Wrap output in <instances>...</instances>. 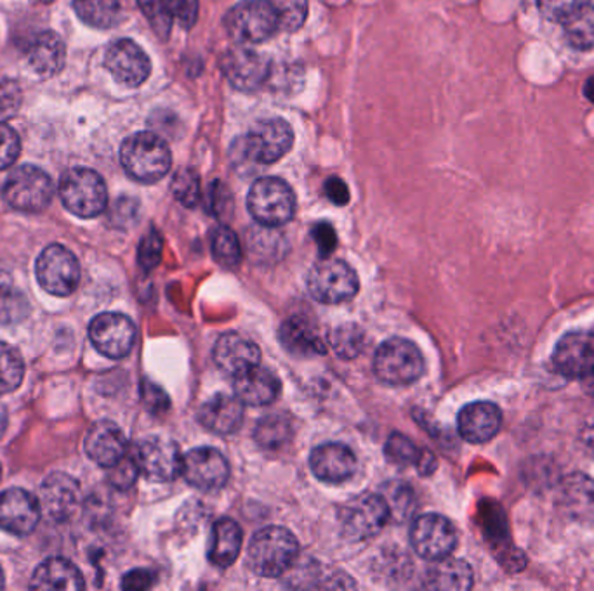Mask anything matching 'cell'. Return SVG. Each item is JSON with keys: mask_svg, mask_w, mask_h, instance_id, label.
<instances>
[{"mask_svg": "<svg viewBox=\"0 0 594 591\" xmlns=\"http://www.w3.org/2000/svg\"><path fill=\"white\" fill-rule=\"evenodd\" d=\"M120 162L129 177L138 183L153 184L171 171V150L152 132H138L120 147Z\"/></svg>", "mask_w": 594, "mask_h": 591, "instance_id": "obj_1", "label": "cell"}, {"mask_svg": "<svg viewBox=\"0 0 594 591\" xmlns=\"http://www.w3.org/2000/svg\"><path fill=\"white\" fill-rule=\"evenodd\" d=\"M300 544L289 529L270 526L255 532L248 550V563L261 578H280L292 568Z\"/></svg>", "mask_w": 594, "mask_h": 591, "instance_id": "obj_2", "label": "cell"}, {"mask_svg": "<svg viewBox=\"0 0 594 591\" xmlns=\"http://www.w3.org/2000/svg\"><path fill=\"white\" fill-rule=\"evenodd\" d=\"M248 208L255 223L261 226H283L292 221L295 214L294 191L282 179H260L249 191Z\"/></svg>", "mask_w": 594, "mask_h": 591, "instance_id": "obj_3", "label": "cell"}, {"mask_svg": "<svg viewBox=\"0 0 594 591\" xmlns=\"http://www.w3.org/2000/svg\"><path fill=\"white\" fill-rule=\"evenodd\" d=\"M60 196L73 215L92 218L107 208L108 191L103 177L91 169H70L60 181Z\"/></svg>", "mask_w": 594, "mask_h": 591, "instance_id": "obj_4", "label": "cell"}, {"mask_svg": "<svg viewBox=\"0 0 594 591\" xmlns=\"http://www.w3.org/2000/svg\"><path fill=\"white\" fill-rule=\"evenodd\" d=\"M224 24L240 44H261L280 29L279 17L270 0H245L233 6L224 17Z\"/></svg>", "mask_w": 594, "mask_h": 591, "instance_id": "obj_5", "label": "cell"}, {"mask_svg": "<svg viewBox=\"0 0 594 591\" xmlns=\"http://www.w3.org/2000/svg\"><path fill=\"white\" fill-rule=\"evenodd\" d=\"M423 371L424 359L420 347L405 338H390L375 350L374 374L384 384H414Z\"/></svg>", "mask_w": 594, "mask_h": 591, "instance_id": "obj_6", "label": "cell"}, {"mask_svg": "<svg viewBox=\"0 0 594 591\" xmlns=\"http://www.w3.org/2000/svg\"><path fill=\"white\" fill-rule=\"evenodd\" d=\"M355 271L340 258L323 257L308 274V291L322 304H341L359 294Z\"/></svg>", "mask_w": 594, "mask_h": 591, "instance_id": "obj_7", "label": "cell"}, {"mask_svg": "<svg viewBox=\"0 0 594 591\" xmlns=\"http://www.w3.org/2000/svg\"><path fill=\"white\" fill-rule=\"evenodd\" d=\"M2 195L9 207L21 212H40L51 203L54 186L42 169L21 165L9 175Z\"/></svg>", "mask_w": 594, "mask_h": 591, "instance_id": "obj_8", "label": "cell"}, {"mask_svg": "<svg viewBox=\"0 0 594 591\" xmlns=\"http://www.w3.org/2000/svg\"><path fill=\"white\" fill-rule=\"evenodd\" d=\"M294 144V132L282 119H266L252 125L242 140V153L251 162L270 165L288 155Z\"/></svg>", "mask_w": 594, "mask_h": 591, "instance_id": "obj_9", "label": "cell"}, {"mask_svg": "<svg viewBox=\"0 0 594 591\" xmlns=\"http://www.w3.org/2000/svg\"><path fill=\"white\" fill-rule=\"evenodd\" d=\"M390 507L383 495H359L341 510V528L353 541L369 540L377 534L390 520Z\"/></svg>", "mask_w": 594, "mask_h": 591, "instance_id": "obj_10", "label": "cell"}, {"mask_svg": "<svg viewBox=\"0 0 594 591\" xmlns=\"http://www.w3.org/2000/svg\"><path fill=\"white\" fill-rule=\"evenodd\" d=\"M37 279L48 294L69 297L79 286V261L69 248L49 245L37 261Z\"/></svg>", "mask_w": 594, "mask_h": 591, "instance_id": "obj_11", "label": "cell"}, {"mask_svg": "<svg viewBox=\"0 0 594 591\" xmlns=\"http://www.w3.org/2000/svg\"><path fill=\"white\" fill-rule=\"evenodd\" d=\"M140 473L153 482H169L180 476L183 457L174 441L164 437H147L132 452Z\"/></svg>", "mask_w": 594, "mask_h": 591, "instance_id": "obj_12", "label": "cell"}, {"mask_svg": "<svg viewBox=\"0 0 594 591\" xmlns=\"http://www.w3.org/2000/svg\"><path fill=\"white\" fill-rule=\"evenodd\" d=\"M415 553L426 560H440L451 556L457 544V531L447 517L424 513L417 517L411 529Z\"/></svg>", "mask_w": 594, "mask_h": 591, "instance_id": "obj_13", "label": "cell"}, {"mask_svg": "<svg viewBox=\"0 0 594 591\" xmlns=\"http://www.w3.org/2000/svg\"><path fill=\"white\" fill-rule=\"evenodd\" d=\"M89 337L103 356L120 359L134 347L137 326L124 314L104 313L92 319Z\"/></svg>", "mask_w": 594, "mask_h": 591, "instance_id": "obj_14", "label": "cell"}, {"mask_svg": "<svg viewBox=\"0 0 594 591\" xmlns=\"http://www.w3.org/2000/svg\"><path fill=\"white\" fill-rule=\"evenodd\" d=\"M221 70L228 82L239 91H255L270 79V63L261 54L244 45H236L224 52V57L221 58Z\"/></svg>", "mask_w": 594, "mask_h": 591, "instance_id": "obj_15", "label": "cell"}, {"mask_svg": "<svg viewBox=\"0 0 594 591\" xmlns=\"http://www.w3.org/2000/svg\"><path fill=\"white\" fill-rule=\"evenodd\" d=\"M104 67L119 84L138 88L152 72V63L147 52L129 39L117 40L104 57Z\"/></svg>", "mask_w": 594, "mask_h": 591, "instance_id": "obj_16", "label": "cell"}, {"mask_svg": "<svg viewBox=\"0 0 594 591\" xmlns=\"http://www.w3.org/2000/svg\"><path fill=\"white\" fill-rule=\"evenodd\" d=\"M181 473L193 488L200 491H215L226 485L230 465L218 449L195 448L183 457Z\"/></svg>", "mask_w": 594, "mask_h": 591, "instance_id": "obj_17", "label": "cell"}, {"mask_svg": "<svg viewBox=\"0 0 594 591\" xmlns=\"http://www.w3.org/2000/svg\"><path fill=\"white\" fill-rule=\"evenodd\" d=\"M553 359L563 377H594V334L574 332V334L565 335L558 342Z\"/></svg>", "mask_w": 594, "mask_h": 591, "instance_id": "obj_18", "label": "cell"}, {"mask_svg": "<svg viewBox=\"0 0 594 591\" xmlns=\"http://www.w3.org/2000/svg\"><path fill=\"white\" fill-rule=\"evenodd\" d=\"M40 503L24 489L12 488L0 495V529L14 536H29L37 528Z\"/></svg>", "mask_w": 594, "mask_h": 591, "instance_id": "obj_19", "label": "cell"}, {"mask_svg": "<svg viewBox=\"0 0 594 591\" xmlns=\"http://www.w3.org/2000/svg\"><path fill=\"white\" fill-rule=\"evenodd\" d=\"M79 498V485L69 473H51L40 486V508L57 522H64L75 513Z\"/></svg>", "mask_w": 594, "mask_h": 591, "instance_id": "obj_20", "label": "cell"}, {"mask_svg": "<svg viewBox=\"0 0 594 591\" xmlns=\"http://www.w3.org/2000/svg\"><path fill=\"white\" fill-rule=\"evenodd\" d=\"M212 356H214L215 366L232 377L244 374L245 369L261 363L260 347L255 346L251 338L236 332L221 335L215 342Z\"/></svg>", "mask_w": 594, "mask_h": 591, "instance_id": "obj_21", "label": "cell"}, {"mask_svg": "<svg viewBox=\"0 0 594 591\" xmlns=\"http://www.w3.org/2000/svg\"><path fill=\"white\" fill-rule=\"evenodd\" d=\"M503 424V415L492 403L479 401L464 406L459 414L457 429L464 441L483 445L497 436Z\"/></svg>", "mask_w": 594, "mask_h": 591, "instance_id": "obj_22", "label": "cell"}, {"mask_svg": "<svg viewBox=\"0 0 594 591\" xmlns=\"http://www.w3.org/2000/svg\"><path fill=\"white\" fill-rule=\"evenodd\" d=\"M85 452L94 463L112 469L128 455L124 432L113 421H98L85 437Z\"/></svg>", "mask_w": 594, "mask_h": 591, "instance_id": "obj_23", "label": "cell"}, {"mask_svg": "<svg viewBox=\"0 0 594 591\" xmlns=\"http://www.w3.org/2000/svg\"><path fill=\"white\" fill-rule=\"evenodd\" d=\"M310 467L316 479L340 485L355 473L356 458L348 446L328 442L313 449Z\"/></svg>", "mask_w": 594, "mask_h": 591, "instance_id": "obj_24", "label": "cell"}, {"mask_svg": "<svg viewBox=\"0 0 594 591\" xmlns=\"http://www.w3.org/2000/svg\"><path fill=\"white\" fill-rule=\"evenodd\" d=\"M235 396L242 405L268 406L276 401L282 385L272 369L261 368L260 365L245 369L244 374L236 375Z\"/></svg>", "mask_w": 594, "mask_h": 591, "instance_id": "obj_25", "label": "cell"}, {"mask_svg": "<svg viewBox=\"0 0 594 591\" xmlns=\"http://www.w3.org/2000/svg\"><path fill=\"white\" fill-rule=\"evenodd\" d=\"M242 420H244V406L236 396L218 394L199 409L200 424L221 436L235 432Z\"/></svg>", "mask_w": 594, "mask_h": 591, "instance_id": "obj_26", "label": "cell"}, {"mask_svg": "<svg viewBox=\"0 0 594 591\" xmlns=\"http://www.w3.org/2000/svg\"><path fill=\"white\" fill-rule=\"evenodd\" d=\"M85 587L84 578L70 560L52 557L37 568L30 588L42 591H73Z\"/></svg>", "mask_w": 594, "mask_h": 591, "instance_id": "obj_27", "label": "cell"}, {"mask_svg": "<svg viewBox=\"0 0 594 591\" xmlns=\"http://www.w3.org/2000/svg\"><path fill=\"white\" fill-rule=\"evenodd\" d=\"M67 58V49L61 37L54 32H42L32 40L27 61L33 72L40 77H52L61 72Z\"/></svg>", "mask_w": 594, "mask_h": 591, "instance_id": "obj_28", "label": "cell"}, {"mask_svg": "<svg viewBox=\"0 0 594 591\" xmlns=\"http://www.w3.org/2000/svg\"><path fill=\"white\" fill-rule=\"evenodd\" d=\"M433 565L427 569L424 587L436 591H466L473 587V571L470 563L464 560L445 559L433 560Z\"/></svg>", "mask_w": 594, "mask_h": 591, "instance_id": "obj_29", "label": "cell"}, {"mask_svg": "<svg viewBox=\"0 0 594 591\" xmlns=\"http://www.w3.org/2000/svg\"><path fill=\"white\" fill-rule=\"evenodd\" d=\"M560 501L568 516L577 520L594 519V480L583 473H574L563 480Z\"/></svg>", "mask_w": 594, "mask_h": 591, "instance_id": "obj_30", "label": "cell"}, {"mask_svg": "<svg viewBox=\"0 0 594 591\" xmlns=\"http://www.w3.org/2000/svg\"><path fill=\"white\" fill-rule=\"evenodd\" d=\"M242 550V529L232 519H220L212 528L209 560L215 568L226 569L235 563Z\"/></svg>", "mask_w": 594, "mask_h": 591, "instance_id": "obj_31", "label": "cell"}, {"mask_svg": "<svg viewBox=\"0 0 594 591\" xmlns=\"http://www.w3.org/2000/svg\"><path fill=\"white\" fill-rule=\"evenodd\" d=\"M280 338H282V346L295 356L325 353V346L316 334V329L301 316H294L283 323L280 328Z\"/></svg>", "mask_w": 594, "mask_h": 591, "instance_id": "obj_32", "label": "cell"}, {"mask_svg": "<svg viewBox=\"0 0 594 591\" xmlns=\"http://www.w3.org/2000/svg\"><path fill=\"white\" fill-rule=\"evenodd\" d=\"M384 452H386V458L391 463L402 465V467L415 465L424 476L433 472L436 467L435 458L431 457V452L417 448V445L403 434H391Z\"/></svg>", "mask_w": 594, "mask_h": 591, "instance_id": "obj_33", "label": "cell"}, {"mask_svg": "<svg viewBox=\"0 0 594 591\" xmlns=\"http://www.w3.org/2000/svg\"><path fill=\"white\" fill-rule=\"evenodd\" d=\"M77 17L92 29L108 30L122 18L119 0H73Z\"/></svg>", "mask_w": 594, "mask_h": 591, "instance_id": "obj_34", "label": "cell"}, {"mask_svg": "<svg viewBox=\"0 0 594 591\" xmlns=\"http://www.w3.org/2000/svg\"><path fill=\"white\" fill-rule=\"evenodd\" d=\"M568 44L578 51L594 48V6L587 2L563 23Z\"/></svg>", "mask_w": 594, "mask_h": 591, "instance_id": "obj_35", "label": "cell"}, {"mask_svg": "<svg viewBox=\"0 0 594 591\" xmlns=\"http://www.w3.org/2000/svg\"><path fill=\"white\" fill-rule=\"evenodd\" d=\"M329 344L332 350L343 359H355L365 349L368 344V335L355 323H343V325L335 326L329 334Z\"/></svg>", "mask_w": 594, "mask_h": 591, "instance_id": "obj_36", "label": "cell"}, {"mask_svg": "<svg viewBox=\"0 0 594 591\" xmlns=\"http://www.w3.org/2000/svg\"><path fill=\"white\" fill-rule=\"evenodd\" d=\"M255 441L263 448L279 449L291 439L292 425L283 415H268L258 424Z\"/></svg>", "mask_w": 594, "mask_h": 591, "instance_id": "obj_37", "label": "cell"}, {"mask_svg": "<svg viewBox=\"0 0 594 591\" xmlns=\"http://www.w3.org/2000/svg\"><path fill=\"white\" fill-rule=\"evenodd\" d=\"M23 375L24 365L20 353L4 342H0V394L17 390L23 380Z\"/></svg>", "mask_w": 594, "mask_h": 591, "instance_id": "obj_38", "label": "cell"}, {"mask_svg": "<svg viewBox=\"0 0 594 591\" xmlns=\"http://www.w3.org/2000/svg\"><path fill=\"white\" fill-rule=\"evenodd\" d=\"M212 257L220 266L233 269L242 258L239 238L230 227L221 226L212 235Z\"/></svg>", "mask_w": 594, "mask_h": 591, "instance_id": "obj_39", "label": "cell"}, {"mask_svg": "<svg viewBox=\"0 0 594 591\" xmlns=\"http://www.w3.org/2000/svg\"><path fill=\"white\" fill-rule=\"evenodd\" d=\"M29 314V300L17 288L9 285H0V323L12 325L27 318Z\"/></svg>", "mask_w": 594, "mask_h": 591, "instance_id": "obj_40", "label": "cell"}, {"mask_svg": "<svg viewBox=\"0 0 594 591\" xmlns=\"http://www.w3.org/2000/svg\"><path fill=\"white\" fill-rule=\"evenodd\" d=\"M172 195L184 207H197L200 202V177L193 169H181L175 172L171 184Z\"/></svg>", "mask_w": 594, "mask_h": 591, "instance_id": "obj_41", "label": "cell"}, {"mask_svg": "<svg viewBox=\"0 0 594 591\" xmlns=\"http://www.w3.org/2000/svg\"><path fill=\"white\" fill-rule=\"evenodd\" d=\"M279 17L280 29L295 32L308 17V0H270Z\"/></svg>", "mask_w": 594, "mask_h": 591, "instance_id": "obj_42", "label": "cell"}, {"mask_svg": "<svg viewBox=\"0 0 594 591\" xmlns=\"http://www.w3.org/2000/svg\"><path fill=\"white\" fill-rule=\"evenodd\" d=\"M141 11L148 18L153 30L160 39H168L172 27L171 8H169V0H138Z\"/></svg>", "mask_w": 594, "mask_h": 591, "instance_id": "obj_43", "label": "cell"}, {"mask_svg": "<svg viewBox=\"0 0 594 591\" xmlns=\"http://www.w3.org/2000/svg\"><path fill=\"white\" fill-rule=\"evenodd\" d=\"M586 4L587 0H537L538 11L547 20L562 24Z\"/></svg>", "mask_w": 594, "mask_h": 591, "instance_id": "obj_44", "label": "cell"}, {"mask_svg": "<svg viewBox=\"0 0 594 591\" xmlns=\"http://www.w3.org/2000/svg\"><path fill=\"white\" fill-rule=\"evenodd\" d=\"M162 248L164 242L162 236L155 230L150 231L143 240H141L140 251H138V261L144 271H152L153 267L159 266L160 258H162Z\"/></svg>", "mask_w": 594, "mask_h": 591, "instance_id": "obj_45", "label": "cell"}, {"mask_svg": "<svg viewBox=\"0 0 594 591\" xmlns=\"http://www.w3.org/2000/svg\"><path fill=\"white\" fill-rule=\"evenodd\" d=\"M20 135L14 129L0 122V171L11 167L20 156Z\"/></svg>", "mask_w": 594, "mask_h": 591, "instance_id": "obj_46", "label": "cell"}, {"mask_svg": "<svg viewBox=\"0 0 594 591\" xmlns=\"http://www.w3.org/2000/svg\"><path fill=\"white\" fill-rule=\"evenodd\" d=\"M112 472H110V482L115 486L117 489H129L134 485L140 469H138L137 460L134 457H128L125 455L119 463L113 465Z\"/></svg>", "mask_w": 594, "mask_h": 591, "instance_id": "obj_47", "label": "cell"}, {"mask_svg": "<svg viewBox=\"0 0 594 591\" xmlns=\"http://www.w3.org/2000/svg\"><path fill=\"white\" fill-rule=\"evenodd\" d=\"M169 8H171L172 20L190 30L195 27L197 18H199V2L197 0H169Z\"/></svg>", "mask_w": 594, "mask_h": 591, "instance_id": "obj_48", "label": "cell"}, {"mask_svg": "<svg viewBox=\"0 0 594 591\" xmlns=\"http://www.w3.org/2000/svg\"><path fill=\"white\" fill-rule=\"evenodd\" d=\"M143 403L148 409H152L153 414H162V411H168L169 403L168 394L164 390L157 387V385L150 384V381H144L143 384Z\"/></svg>", "mask_w": 594, "mask_h": 591, "instance_id": "obj_49", "label": "cell"}, {"mask_svg": "<svg viewBox=\"0 0 594 591\" xmlns=\"http://www.w3.org/2000/svg\"><path fill=\"white\" fill-rule=\"evenodd\" d=\"M155 583V575L148 569H134L128 572L122 580V588L128 591H144L152 588Z\"/></svg>", "mask_w": 594, "mask_h": 591, "instance_id": "obj_50", "label": "cell"}, {"mask_svg": "<svg viewBox=\"0 0 594 591\" xmlns=\"http://www.w3.org/2000/svg\"><path fill=\"white\" fill-rule=\"evenodd\" d=\"M313 238H315L316 245H319L320 254L323 257H328L329 254L334 252L335 245H338V236H335L334 227L328 223H320L319 226L313 227Z\"/></svg>", "mask_w": 594, "mask_h": 591, "instance_id": "obj_51", "label": "cell"}, {"mask_svg": "<svg viewBox=\"0 0 594 591\" xmlns=\"http://www.w3.org/2000/svg\"><path fill=\"white\" fill-rule=\"evenodd\" d=\"M325 195L334 205H346L350 202V190L340 177H329L325 181Z\"/></svg>", "mask_w": 594, "mask_h": 591, "instance_id": "obj_52", "label": "cell"}, {"mask_svg": "<svg viewBox=\"0 0 594 591\" xmlns=\"http://www.w3.org/2000/svg\"><path fill=\"white\" fill-rule=\"evenodd\" d=\"M18 104H20V92L17 85H0V115H12Z\"/></svg>", "mask_w": 594, "mask_h": 591, "instance_id": "obj_53", "label": "cell"}, {"mask_svg": "<svg viewBox=\"0 0 594 591\" xmlns=\"http://www.w3.org/2000/svg\"><path fill=\"white\" fill-rule=\"evenodd\" d=\"M581 442H583L584 449L594 458V417L586 421L583 430H581Z\"/></svg>", "mask_w": 594, "mask_h": 591, "instance_id": "obj_54", "label": "cell"}, {"mask_svg": "<svg viewBox=\"0 0 594 591\" xmlns=\"http://www.w3.org/2000/svg\"><path fill=\"white\" fill-rule=\"evenodd\" d=\"M584 95L594 104V75L587 79L586 85H584Z\"/></svg>", "mask_w": 594, "mask_h": 591, "instance_id": "obj_55", "label": "cell"}, {"mask_svg": "<svg viewBox=\"0 0 594 591\" xmlns=\"http://www.w3.org/2000/svg\"><path fill=\"white\" fill-rule=\"evenodd\" d=\"M6 427H8V414H6V408L0 403V437L4 436Z\"/></svg>", "mask_w": 594, "mask_h": 591, "instance_id": "obj_56", "label": "cell"}, {"mask_svg": "<svg viewBox=\"0 0 594 591\" xmlns=\"http://www.w3.org/2000/svg\"><path fill=\"white\" fill-rule=\"evenodd\" d=\"M0 588H4V574H2V569H0Z\"/></svg>", "mask_w": 594, "mask_h": 591, "instance_id": "obj_57", "label": "cell"}]
</instances>
